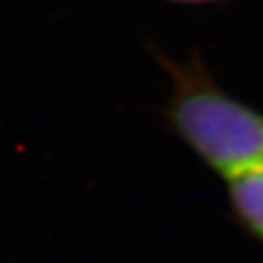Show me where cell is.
Instances as JSON below:
<instances>
[{"instance_id":"obj_1","label":"cell","mask_w":263,"mask_h":263,"mask_svg":"<svg viewBox=\"0 0 263 263\" xmlns=\"http://www.w3.org/2000/svg\"><path fill=\"white\" fill-rule=\"evenodd\" d=\"M163 64L172 79L166 119L179 139L227 183L263 172L261 111L223 91L199 59Z\"/></svg>"},{"instance_id":"obj_2","label":"cell","mask_w":263,"mask_h":263,"mask_svg":"<svg viewBox=\"0 0 263 263\" xmlns=\"http://www.w3.org/2000/svg\"><path fill=\"white\" fill-rule=\"evenodd\" d=\"M227 194L238 225L263 243V172L227 183Z\"/></svg>"},{"instance_id":"obj_3","label":"cell","mask_w":263,"mask_h":263,"mask_svg":"<svg viewBox=\"0 0 263 263\" xmlns=\"http://www.w3.org/2000/svg\"><path fill=\"white\" fill-rule=\"evenodd\" d=\"M170 2H181V4H201V2H214V0H170Z\"/></svg>"}]
</instances>
